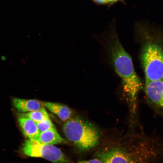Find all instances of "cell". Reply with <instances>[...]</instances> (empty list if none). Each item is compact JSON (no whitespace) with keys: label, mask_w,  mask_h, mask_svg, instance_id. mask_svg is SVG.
<instances>
[{"label":"cell","mask_w":163,"mask_h":163,"mask_svg":"<svg viewBox=\"0 0 163 163\" xmlns=\"http://www.w3.org/2000/svg\"><path fill=\"white\" fill-rule=\"evenodd\" d=\"M107 48L115 69L122 80L124 90L134 110L137 95L142 84L135 72L131 58L116 36L109 39Z\"/></svg>","instance_id":"obj_1"},{"label":"cell","mask_w":163,"mask_h":163,"mask_svg":"<svg viewBox=\"0 0 163 163\" xmlns=\"http://www.w3.org/2000/svg\"><path fill=\"white\" fill-rule=\"evenodd\" d=\"M63 130L67 138L82 152L96 146L101 137V132L96 127L78 116H73L65 122Z\"/></svg>","instance_id":"obj_2"},{"label":"cell","mask_w":163,"mask_h":163,"mask_svg":"<svg viewBox=\"0 0 163 163\" xmlns=\"http://www.w3.org/2000/svg\"><path fill=\"white\" fill-rule=\"evenodd\" d=\"M140 57L145 82L163 79V50L160 46L150 42L145 43Z\"/></svg>","instance_id":"obj_3"},{"label":"cell","mask_w":163,"mask_h":163,"mask_svg":"<svg viewBox=\"0 0 163 163\" xmlns=\"http://www.w3.org/2000/svg\"><path fill=\"white\" fill-rule=\"evenodd\" d=\"M22 150L27 156L43 158L53 163L69 162L61 151L53 145L43 144L27 139L24 143Z\"/></svg>","instance_id":"obj_4"},{"label":"cell","mask_w":163,"mask_h":163,"mask_svg":"<svg viewBox=\"0 0 163 163\" xmlns=\"http://www.w3.org/2000/svg\"><path fill=\"white\" fill-rule=\"evenodd\" d=\"M147 99L156 110L163 113V79L145 82Z\"/></svg>","instance_id":"obj_5"},{"label":"cell","mask_w":163,"mask_h":163,"mask_svg":"<svg viewBox=\"0 0 163 163\" xmlns=\"http://www.w3.org/2000/svg\"><path fill=\"white\" fill-rule=\"evenodd\" d=\"M96 155L103 163H136L126 152L118 148L102 151Z\"/></svg>","instance_id":"obj_6"},{"label":"cell","mask_w":163,"mask_h":163,"mask_svg":"<svg viewBox=\"0 0 163 163\" xmlns=\"http://www.w3.org/2000/svg\"><path fill=\"white\" fill-rule=\"evenodd\" d=\"M43 106L57 115L64 122L73 116V111L68 106L62 104L50 102H41Z\"/></svg>","instance_id":"obj_7"},{"label":"cell","mask_w":163,"mask_h":163,"mask_svg":"<svg viewBox=\"0 0 163 163\" xmlns=\"http://www.w3.org/2000/svg\"><path fill=\"white\" fill-rule=\"evenodd\" d=\"M18 120L24 136L28 139L36 140L40 133L36 123L29 118L19 117L18 118Z\"/></svg>","instance_id":"obj_8"},{"label":"cell","mask_w":163,"mask_h":163,"mask_svg":"<svg viewBox=\"0 0 163 163\" xmlns=\"http://www.w3.org/2000/svg\"><path fill=\"white\" fill-rule=\"evenodd\" d=\"M14 107L21 113L38 110L43 106L41 102L35 99H26L14 97L12 100Z\"/></svg>","instance_id":"obj_9"},{"label":"cell","mask_w":163,"mask_h":163,"mask_svg":"<svg viewBox=\"0 0 163 163\" xmlns=\"http://www.w3.org/2000/svg\"><path fill=\"white\" fill-rule=\"evenodd\" d=\"M36 141L41 144L51 145L66 142L65 139L59 135L55 128L40 132Z\"/></svg>","instance_id":"obj_10"},{"label":"cell","mask_w":163,"mask_h":163,"mask_svg":"<svg viewBox=\"0 0 163 163\" xmlns=\"http://www.w3.org/2000/svg\"><path fill=\"white\" fill-rule=\"evenodd\" d=\"M19 117L29 118L35 123L41 122L50 119L48 113L44 106L37 110L21 113L19 114Z\"/></svg>","instance_id":"obj_11"},{"label":"cell","mask_w":163,"mask_h":163,"mask_svg":"<svg viewBox=\"0 0 163 163\" xmlns=\"http://www.w3.org/2000/svg\"><path fill=\"white\" fill-rule=\"evenodd\" d=\"M36 123L40 133L55 128L50 119L41 122Z\"/></svg>","instance_id":"obj_12"},{"label":"cell","mask_w":163,"mask_h":163,"mask_svg":"<svg viewBox=\"0 0 163 163\" xmlns=\"http://www.w3.org/2000/svg\"><path fill=\"white\" fill-rule=\"evenodd\" d=\"M77 163H103V162L97 158L89 160L81 161Z\"/></svg>","instance_id":"obj_13"},{"label":"cell","mask_w":163,"mask_h":163,"mask_svg":"<svg viewBox=\"0 0 163 163\" xmlns=\"http://www.w3.org/2000/svg\"><path fill=\"white\" fill-rule=\"evenodd\" d=\"M97 2L101 3H107V0H95Z\"/></svg>","instance_id":"obj_14"},{"label":"cell","mask_w":163,"mask_h":163,"mask_svg":"<svg viewBox=\"0 0 163 163\" xmlns=\"http://www.w3.org/2000/svg\"><path fill=\"white\" fill-rule=\"evenodd\" d=\"M1 59L3 61H5L6 59V58L4 55H3L1 57Z\"/></svg>","instance_id":"obj_15"},{"label":"cell","mask_w":163,"mask_h":163,"mask_svg":"<svg viewBox=\"0 0 163 163\" xmlns=\"http://www.w3.org/2000/svg\"><path fill=\"white\" fill-rule=\"evenodd\" d=\"M117 0H107V2H113L116 1Z\"/></svg>","instance_id":"obj_16"}]
</instances>
